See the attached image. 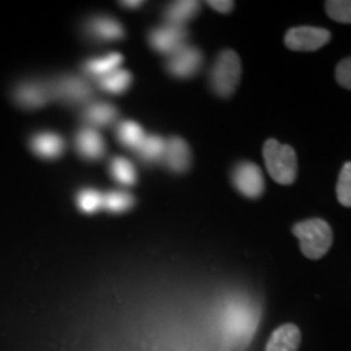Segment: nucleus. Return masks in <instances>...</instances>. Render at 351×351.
Masks as SVG:
<instances>
[{"label": "nucleus", "instance_id": "2eb2a0df", "mask_svg": "<svg viewBox=\"0 0 351 351\" xmlns=\"http://www.w3.org/2000/svg\"><path fill=\"white\" fill-rule=\"evenodd\" d=\"M165 150L166 142L161 137H156V135L145 137L143 142L140 143V147L137 148L140 158L148 161V163H155V161L161 160V158L165 156Z\"/></svg>", "mask_w": 351, "mask_h": 351}, {"label": "nucleus", "instance_id": "6e6552de", "mask_svg": "<svg viewBox=\"0 0 351 351\" xmlns=\"http://www.w3.org/2000/svg\"><path fill=\"white\" fill-rule=\"evenodd\" d=\"M165 163L176 174H182L191 168L192 155L187 142L181 137H171L166 142Z\"/></svg>", "mask_w": 351, "mask_h": 351}, {"label": "nucleus", "instance_id": "f03ea898", "mask_svg": "<svg viewBox=\"0 0 351 351\" xmlns=\"http://www.w3.org/2000/svg\"><path fill=\"white\" fill-rule=\"evenodd\" d=\"M293 234L300 239L301 252L313 261L326 256L333 243L332 228L322 218H311L296 223L293 226Z\"/></svg>", "mask_w": 351, "mask_h": 351}, {"label": "nucleus", "instance_id": "c85d7f7f", "mask_svg": "<svg viewBox=\"0 0 351 351\" xmlns=\"http://www.w3.org/2000/svg\"><path fill=\"white\" fill-rule=\"evenodd\" d=\"M121 5L127 7V8H138V7L143 5V2H122Z\"/></svg>", "mask_w": 351, "mask_h": 351}, {"label": "nucleus", "instance_id": "bb28decb", "mask_svg": "<svg viewBox=\"0 0 351 351\" xmlns=\"http://www.w3.org/2000/svg\"><path fill=\"white\" fill-rule=\"evenodd\" d=\"M335 78L340 86L351 90V57H346V59H343L337 65Z\"/></svg>", "mask_w": 351, "mask_h": 351}, {"label": "nucleus", "instance_id": "9b49d317", "mask_svg": "<svg viewBox=\"0 0 351 351\" xmlns=\"http://www.w3.org/2000/svg\"><path fill=\"white\" fill-rule=\"evenodd\" d=\"M77 148L86 160H99L104 155V142L93 129H83L77 137Z\"/></svg>", "mask_w": 351, "mask_h": 351}, {"label": "nucleus", "instance_id": "7ed1b4c3", "mask_svg": "<svg viewBox=\"0 0 351 351\" xmlns=\"http://www.w3.org/2000/svg\"><path fill=\"white\" fill-rule=\"evenodd\" d=\"M263 160L271 179L282 186L295 182L298 174V158L289 145H282L278 140L269 138L263 145Z\"/></svg>", "mask_w": 351, "mask_h": 351}, {"label": "nucleus", "instance_id": "39448f33", "mask_svg": "<svg viewBox=\"0 0 351 351\" xmlns=\"http://www.w3.org/2000/svg\"><path fill=\"white\" fill-rule=\"evenodd\" d=\"M330 32L326 28L315 26H300V28L288 29L285 34V44L288 49L298 52L317 51L330 41Z\"/></svg>", "mask_w": 351, "mask_h": 351}, {"label": "nucleus", "instance_id": "aec40b11", "mask_svg": "<svg viewBox=\"0 0 351 351\" xmlns=\"http://www.w3.org/2000/svg\"><path fill=\"white\" fill-rule=\"evenodd\" d=\"M134 205V197L127 192H109V194L103 195V207L111 213H122L132 208Z\"/></svg>", "mask_w": 351, "mask_h": 351}, {"label": "nucleus", "instance_id": "f8f14e48", "mask_svg": "<svg viewBox=\"0 0 351 351\" xmlns=\"http://www.w3.org/2000/svg\"><path fill=\"white\" fill-rule=\"evenodd\" d=\"M32 147L38 156L54 160L64 152V140L56 134H39L33 138Z\"/></svg>", "mask_w": 351, "mask_h": 351}, {"label": "nucleus", "instance_id": "423d86ee", "mask_svg": "<svg viewBox=\"0 0 351 351\" xmlns=\"http://www.w3.org/2000/svg\"><path fill=\"white\" fill-rule=\"evenodd\" d=\"M232 184L236 191H239L247 199H258L265 191V181L261 168L249 161H243L232 169Z\"/></svg>", "mask_w": 351, "mask_h": 351}, {"label": "nucleus", "instance_id": "4468645a", "mask_svg": "<svg viewBox=\"0 0 351 351\" xmlns=\"http://www.w3.org/2000/svg\"><path fill=\"white\" fill-rule=\"evenodd\" d=\"M90 32L103 41H116L124 38V28L112 19H95L90 23Z\"/></svg>", "mask_w": 351, "mask_h": 351}, {"label": "nucleus", "instance_id": "ddd939ff", "mask_svg": "<svg viewBox=\"0 0 351 351\" xmlns=\"http://www.w3.org/2000/svg\"><path fill=\"white\" fill-rule=\"evenodd\" d=\"M200 10V2H174L166 10V20L169 25L182 26L186 21L192 20Z\"/></svg>", "mask_w": 351, "mask_h": 351}, {"label": "nucleus", "instance_id": "393cba45", "mask_svg": "<svg viewBox=\"0 0 351 351\" xmlns=\"http://www.w3.org/2000/svg\"><path fill=\"white\" fill-rule=\"evenodd\" d=\"M337 199L343 207H351V161L343 165L337 182Z\"/></svg>", "mask_w": 351, "mask_h": 351}, {"label": "nucleus", "instance_id": "a878e982", "mask_svg": "<svg viewBox=\"0 0 351 351\" xmlns=\"http://www.w3.org/2000/svg\"><path fill=\"white\" fill-rule=\"evenodd\" d=\"M77 204L83 213H95L103 208V195L95 189H85L78 194Z\"/></svg>", "mask_w": 351, "mask_h": 351}, {"label": "nucleus", "instance_id": "1a4fd4ad", "mask_svg": "<svg viewBox=\"0 0 351 351\" xmlns=\"http://www.w3.org/2000/svg\"><path fill=\"white\" fill-rule=\"evenodd\" d=\"M187 34L184 32L182 26L168 25L165 28L155 29L150 34V44L152 47L158 52H176L179 47H182V43L186 41Z\"/></svg>", "mask_w": 351, "mask_h": 351}, {"label": "nucleus", "instance_id": "b1692460", "mask_svg": "<svg viewBox=\"0 0 351 351\" xmlns=\"http://www.w3.org/2000/svg\"><path fill=\"white\" fill-rule=\"evenodd\" d=\"M326 12L332 20L351 25V0H328Z\"/></svg>", "mask_w": 351, "mask_h": 351}, {"label": "nucleus", "instance_id": "9d476101", "mask_svg": "<svg viewBox=\"0 0 351 351\" xmlns=\"http://www.w3.org/2000/svg\"><path fill=\"white\" fill-rule=\"evenodd\" d=\"M301 343V332L295 324H285L271 333L265 351H298Z\"/></svg>", "mask_w": 351, "mask_h": 351}, {"label": "nucleus", "instance_id": "f257e3e1", "mask_svg": "<svg viewBox=\"0 0 351 351\" xmlns=\"http://www.w3.org/2000/svg\"><path fill=\"white\" fill-rule=\"evenodd\" d=\"M261 311L247 300H238L228 302L223 313V335L231 343L244 346L252 340L256 328L258 326Z\"/></svg>", "mask_w": 351, "mask_h": 351}, {"label": "nucleus", "instance_id": "412c9836", "mask_svg": "<svg viewBox=\"0 0 351 351\" xmlns=\"http://www.w3.org/2000/svg\"><path fill=\"white\" fill-rule=\"evenodd\" d=\"M117 135H119V142L129 148H138L145 138L142 127L137 122H124V124H121Z\"/></svg>", "mask_w": 351, "mask_h": 351}, {"label": "nucleus", "instance_id": "5701e85b", "mask_svg": "<svg viewBox=\"0 0 351 351\" xmlns=\"http://www.w3.org/2000/svg\"><path fill=\"white\" fill-rule=\"evenodd\" d=\"M116 116H117L116 109L109 106V104H103V103L95 104V106H91L86 111V121L95 125L111 124V122L116 119Z\"/></svg>", "mask_w": 351, "mask_h": 351}, {"label": "nucleus", "instance_id": "a211bd4d", "mask_svg": "<svg viewBox=\"0 0 351 351\" xmlns=\"http://www.w3.org/2000/svg\"><path fill=\"white\" fill-rule=\"evenodd\" d=\"M130 82L132 75L127 70H114L109 75L103 77V80H101V88L106 90L108 93L119 95L124 93L127 88L130 86Z\"/></svg>", "mask_w": 351, "mask_h": 351}, {"label": "nucleus", "instance_id": "6ab92c4d", "mask_svg": "<svg viewBox=\"0 0 351 351\" xmlns=\"http://www.w3.org/2000/svg\"><path fill=\"white\" fill-rule=\"evenodd\" d=\"M111 173L117 182L122 186H134L137 181V173H135L134 165L124 158H116L111 165Z\"/></svg>", "mask_w": 351, "mask_h": 351}, {"label": "nucleus", "instance_id": "cd10ccee", "mask_svg": "<svg viewBox=\"0 0 351 351\" xmlns=\"http://www.w3.org/2000/svg\"><path fill=\"white\" fill-rule=\"evenodd\" d=\"M208 5L219 13H230L234 8V2H231V0H226V2H223V0H210Z\"/></svg>", "mask_w": 351, "mask_h": 351}, {"label": "nucleus", "instance_id": "4be33fe9", "mask_svg": "<svg viewBox=\"0 0 351 351\" xmlns=\"http://www.w3.org/2000/svg\"><path fill=\"white\" fill-rule=\"evenodd\" d=\"M59 95L65 99L80 101L90 95V88L83 82L77 80V78H67V80H64L59 85Z\"/></svg>", "mask_w": 351, "mask_h": 351}, {"label": "nucleus", "instance_id": "20e7f679", "mask_svg": "<svg viewBox=\"0 0 351 351\" xmlns=\"http://www.w3.org/2000/svg\"><path fill=\"white\" fill-rule=\"evenodd\" d=\"M241 80V59L232 49L219 52L215 60L212 73H210V85L213 93L219 98H230L234 95Z\"/></svg>", "mask_w": 351, "mask_h": 351}, {"label": "nucleus", "instance_id": "f3484780", "mask_svg": "<svg viewBox=\"0 0 351 351\" xmlns=\"http://www.w3.org/2000/svg\"><path fill=\"white\" fill-rule=\"evenodd\" d=\"M122 62V56L121 54H109L106 57H99V59H93L90 62H86L85 70L91 75H98V77H106L109 73L117 70Z\"/></svg>", "mask_w": 351, "mask_h": 351}, {"label": "nucleus", "instance_id": "dca6fc26", "mask_svg": "<svg viewBox=\"0 0 351 351\" xmlns=\"http://www.w3.org/2000/svg\"><path fill=\"white\" fill-rule=\"evenodd\" d=\"M16 101L25 108H39L47 101V95L43 86L23 85L16 91Z\"/></svg>", "mask_w": 351, "mask_h": 351}, {"label": "nucleus", "instance_id": "0eeeda50", "mask_svg": "<svg viewBox=\"0 0 351 351\" xmlns=\"http://www.w3.org/2000/svg\"><path fill=\"white\" fill-rule=\"evenodd\" d=\"M202 60H204V57H202V52L197 47L182 46L173 52L168 62V70L171 75L178 78H189L199 72Z\"/></svg>", "mask_w": 351, "mask_h": 351}]
</instances>
